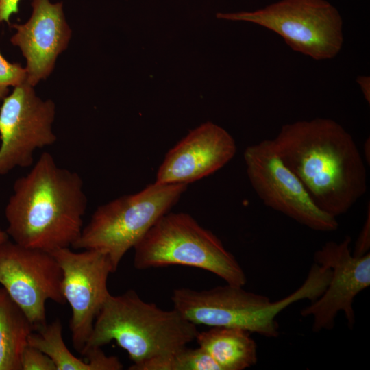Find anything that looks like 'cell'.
Masks as SVG:
<instances>
[{
  "mask_svg": "<svg viewBox=\"0 0 370 370\" xmlns=\"http://www.w3.org/2000/svg\"><path fill=\"white\" fill-rule=\"evenodd\" d=\"M271 140L314 203L332 217L345 214L367 192L362 156L352 136L335 121L287 123Z\"/></svg>",
  "mask_w": 370,
  "mask_h": 370,
  "instance_id": "1",
  "label": "cell"
},
{
  "mask_svg": "<svg viewBox=\"0 0 370 370\" xmlns=\"http://www.w3.org/2000/svg\"><path fill=\"white\" fill-rule=\"evenodd\" d=\"M87 203L79 174L43 152L14 184L5 208V231L26 247L52 252L72 247L83 229Z\"/></svg>",
  "mask_w": 370,
  "mask_h": 370,
  "instance_id": "2",
  "label": "cell"
},
{
  "mask_svg": "<svg viewBox=\"0 0 370 370\" xmlns=\"http://www.w3.org/2000/svg\"><path fill=\"white\" fill-rule=\"evenodd\" d=\"M198 333L197 325L175 308L161 309L129 289L109 295L81 354L114 341L128 354L132 361L130 369L186 346Z\"/></svg>",
  "mask_w": 370,
  "mask_h": 370,
  "instance_id": "3",
  "label": "cell"
},
{
  "mask_svg": "<svg viewBox=\"0 0 370 370\" xmlns=\"http://www.w3.org/2000/svg\"><path fill=\"white\" fill-rule=\"evenodd\" d=\"M332 271L314 263L304 283L286 297L275 301L243 286L227 284L207 290L179 288L173 291V308L195 325L231 327L268 338L279 336L276 317L292 304L313 301L326 288Z\"/></svg>",
  "mask_w": 370,
  "mask_h": 370,
  "instance_id": "4",
  "label": "cell"
},
{
  "mask_svg": "<svg viewBox=\"0 0 370 370\" xmlns=\"http://www.w3.org/2000/svg\"><path fill=\"white\" fill-rule=\"evenodd\" d=\"M133 249L134 266L139 270L182 265L208 271L226 284L247 282L243 268L221 240L185 212L162 215Z\"/></svg>",
  "mask_w": 370,
  "mask_h": 370,
  "instance_id": "5",
  "label": "cell"
},
{
  "mask_svg": "<svg viewBox=\"0 0 370 370\" xmlns=\"http://www.w3.org/2000/svg\"><path fill=\"white\" fill-rule=\"evenodd\" d=\"M187 184L154 182L97 208L72 247L105 254L114 273L125 254L177 202Z\"/></svg>",
  "mask_w": 370,
  "mask_h": 370,
  "instance_id": "6",
  "label": "cell"
},
{
  "mask_svg": "<svg viewBox=\"0 0 370 370\" xmlns=\"http://www.w3.org/2000/svg\"><path fill=\"white\" fill-rule=\"evenodd\" d=\"M217 17L265 27L293 51L316 60L334 58L343 43L341 16L326 0H280L252 12H219Z\"/></svg>",
  "mask_w": 370,
  "mask_h": 370,
  "instance_id": "7",
  "label": "cell"
},
{
  "mask_svg": "<svg viewBox=\"0 0 370 370\" xmlns=\"http://www.w3.org/2000/svg\"><path fill=\"white\" fill-rule=\"evenodd\" d=\"M243 158L250 184L267 206L315 231L337 230L336 218L314 203L299 179L279 157L271 140L247 147Z\"/></svg>",
  "mask_w": 370,
  "mask_h": 370,
  "instance_id": "8",
  "label": "cell"
},
{
  "mask_svg": "<svg viewBox=\"0 0 370 370\" xmlns=\"http://www.w3.org/2000/svg\"><path fill=\"white\" fill-rule=\"evenodd\" d=\"M62 272L51 252L10 239L0 244V284L22 309L34 330L47 323V300L64 304Z\"/></svg>",
  "mask_w": 370,
  "mask_h": 370,
  "instance_id": "9",
  "label": "cell"
},
{
  "mask_svg": "<svg viewBox=\"0 0 370 370\" xmlns=\"http://www.w3.org/2000/svg\"><path fill=\"white\" fill-rule=\"evenodd\" d=\"M56 106L43 100L27 81L15 86L0 107V176L34 162L36 149L56 143Z\"/></svg>",
  "mask_w": 370,
  "mask_h": 370,
  "instance_id": "10",
  "label": "cell"
},
{
  "mask_svg": "<svg viewBox=\"0 0 370 370\" xmlns=\"http://www.w3.org/2000/svg\"><path fill=\"white\" fill-rule=\"evenodd\" d=\"M76 252L70 247L52 251L62 272V292L72 310L70 330L73 347L82 353L95 321L110 295L108 279L112 273L108 257L93 249Z\"/></svg>",
  "mask_w": 370,
  "mask_h": 370,
  "instance_id": "11",
  "label": "cell"
},
{
  "mask_svg": "<svg viewBox=\"0 0 370 370\" xmlns=\"http://www.w3.org/2000/svg\"><path fill=\"white\" fill-rule=\"evenodd\" d=\"M351 241L347 236L340 243L328 241L314 253V262L330 268L332 275L323 293L301 310L304 317L312 316L313 332L332 330L340 311L349 328L354 325V298L370 286V253L353 256Z\"/></svg>",
  "mask_w": 370,
  "mask_h": 370,
  "instance_id": "12",
  "label": "cell"
},
{
  "mask_svg": "<svg viewBox=\"0 0 370 370\" xmlns=\"http://www.w3.org/2000/svg\"><path fill=\"white\" fill-rule=\"evenodd\" d=\"M236 153L235 140L225 129L205 123L191 130L166 153L155 182L188 184L219 170Z\"/></svg>",
  "mask_w": 370,
  "mask_h": 370,
  "instance_id": "13",
  "label": "cell"
},
{
  "mask_svg": "<svg viewBox=\"0 0 370 370\" xmlns=\"http://www.w3.org/2000/svg\"><path fill=\"white\" fill-rule=\"evenodd\" d=\"M32 13L23 24H12L16 29L11 43L18 47L27 62V82L35 86L53 71L58 56L68 47L71 29L62 2L30 0Z\"/></svg>",
  "mask_w": 370,
  "mask_h": 370,
  "instance_id": "14",
  "label": "cell"
},
{
  "mask_svg": "<svg viewBox=\"0 0 370 370\" xmlns=\"http://www.w3.org/2000/svg\"><path fill=\"white\" fill-rule=\"evenodd\" d=\"M250 334L238 328L211 327L199 332L195 341L220 370H243L258 360L257 345Z\"/></svg>",
  "mask_w": 370,
  "mask_h": 370,
  "instance_id": "15",
  "label": "cell"
},
{
  "mask_svg": "<svg viewBox=\"0 0 370 370\" xmlns=\"http://www.w3.org/2000/svg\"><path fill=\"white\" fill-rule=\"evenodd\" d=\"M34 326L5 290L0 288V370H21V356Z\"/></svg>",
  "mask_w": 370,
  "mask_h": 370,
  "instance_id": "16",
  "label": "cell"
},
{
  "mask_svg": "<svg viewBox=\"0 0 370 370\" xmlns=\"http://www.w3.org/2000/svg\"><path fill=\"white\" fill-rule=\"evenodd\" d=\"M28 345L47 354L53 362L56 370H92L86 360L75 357L67 348L62 337V325L59 319L34 331L29 336Z\"/></svg>",
  "mask_w": 370,
  "mask_h": 370,
  "instance_id": "17",
  "label": "cell"
},
{
  "mask_svg": "<svg viewBox=\"0 0 370 370\" xmlns=\"http://www.w3.org/2000/svg\"><path fill=\"white\" fill-rule=\"evenodd\" d=\"M130 370H220L201 347L186 346L166 355L148 360Z\"/></svg>",
  "mask_w": 370,
  "mask_h": 370,
  "instance_id": "18",
  "label": "cell"
},
{
  "mask_svg": "<svg viewBox=\"0 0 370 370\" xmlns=\"http://www.w3.org/2000/svg\"><path fill=\"white\" fill-rule=\"evenodd\" d=\"M27 73L20 64L6 60L0 52V103L8 95L9 86H17L25 82Z\"/></svg>",
  "mask_w": 370,
  "mask_h": 370,
  "instance_id": "19",
  "label": "cell"
},
{
  "mask_svg": "<svg viewBox=\"0 0 370 370\" xmlns=\"http://www.w3.org/2000/svg\"><path fill=\"white\" fill-rule=\"evenodd\" d=\"M21 370H56L53 360L38 349L28 345L21 356Z\"/></svg>",
  "mask_w": 370,
  "mask_h": 370,
  "instance_id": "20",
  "label": "cell"
},
{
  "mask_svg": "<svg viewBox=\"0 0 370 370\" xmlns=\"http://www.w3.org/2000/svg\"><path fill=\"white\" fill-rule=\"evenodd\" d=\"M82 355L90 364L92 370H121L123 365L116 356H107L101 347H91L86 350Z\"/></svg>",
  "mask_w": 370,
  "mask_h": 370,
  "instance_id": "21",
  "label": "cell"
},
{
  "mask_svg": "<svg viewBox=\"0 0 370 370\" xmlns=\"http://www.w3.org/2000/svg\"><path fill=\"white\" fill-rule=\"evenodd\" d=\"M370 248V210L368 212L364 225L358 236L352 254L354 256H362L369 252Z\"/></svg>",
  "mask_w": 370,
  "mask_h": 370,
  "instance_id": "22",
  "label": "cell"
},
{
  "mask_svg": "<svg viewBox=\"0 0 370 370\" xmlns=\"http://www.w3.org/2000/svg\"><path fill=\"white\" fill-rule=\"evenodd\" d=\"M19 2L20 0H0V23L10 24V16L19 11Z\"/></svg>",
  "mask_w": 370,
  "mask_h": 370,
  "instance_id": "23",
  "label": "cell"
},
{
  "mask_svg": "<svg viewBox=\"0 0 370 370\" xmlns=\"http://www.w3.org/2000/svg\"><path fill=\"white\" fill-rule=\"evenodd\" d=\"M369 77L367 76H359L357 78V82L360 86L361 90L365 99L369 103L370 102V83Z\"/></svg>",
  "mask_w": 370,
  "mask_h": 370,
  "instance_id": "24",
  "label": "cell"
},
{
  "mask_svg": "<svg viewBox=\"0 0 370 370\" xmlns=\"http://www.w3.org/2000/svg\"><path fill=\"white\" fill-rule=\"evenodd\" d=\"M370 149V141H369V138H368L365 143H364V156L365 158V160L367 161V162L368 163V164H369V158H370V155H369V150Z\"/></svg>",
  "mask_w": 370,
  "mask_h": 370,
  "instance_id": "25",
  "label": "cell"
},
{
  "mask_svg": "<svg viewBox=\"0 0 370 370\" xmlns=\"http://www.w3.org/2000/svg\"><path fill=\"white\" fill-rule=\"evenodd\" d=\"M10 239L5 230H3L0 227V244Z\"/></svg>",
  "mask_w": 370,
  "mask_h": 370,
  "instance_id": "26",
  "label": "cell"
}]
</instances>
